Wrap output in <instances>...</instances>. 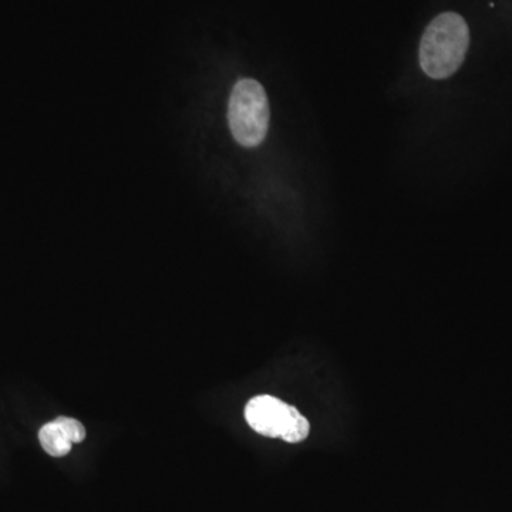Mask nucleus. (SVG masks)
<instances>
[{"label": "nucleus", "instance_id": "nucleus-1", "mask_svg": "<svg viewBox=\"0 0 512 512\" xmlns=\"http://www.w3.org/2000/svg\"><path fill=\"white\" fill-rule=\"evenodd\" d=\"M470 30L463 16L444 12L434 18L421 37L419 59L423 72L431 79L453 76L466 59Z\"/></svg>", "mask_w": 512, "mask_h": 512}, {"label": "nucleus", "instance_id": "nucleus-2", "mask_svg": "<svg viewBox=\"0 0 512 512\" xmlns=\"http://www.w3.org/2000/svg\"><path fill=\"white\" fill-rule=\"evenodd\" d=\"M268 96L261 83L241 79L232 89L229 99L228 121L232 136L242 147L255 148L264 143L268 134Z\"/></svg>", "mask_w": 512, "mask_h": 512}, {"label": "nucleus", "instance_id": "nucleus-3", "mask_svg": "<svg viewBox=\"0 0 512 512\" xmlns=\"http://www.w3.org/2000/svg\"><path fill=\"white\" fill-rule=\"evenodd\" d=\"M245 420L256 433L286 443H301L311 431L308 419L296 407L268 394L249 400Z\"/></svg>", "mask_w": 512, "mask_h": 512}, {"label": "nucleus", "instance_id": "nucleus-4", "mask_svg": "<svg viewBox=\"0 0 512 512\" xmlns=\"http://www.w3.org/2000/svg\"><path fill=\"white\" fill-rule=\"evenodd\" d=\"M86 427L79 420L57 417L45 424L39 431L40 446L52 457H64L70 453L73 444L86 439Z\"/></svg>", "mask_w": 512, "mask_h": 512}]
</instances>
